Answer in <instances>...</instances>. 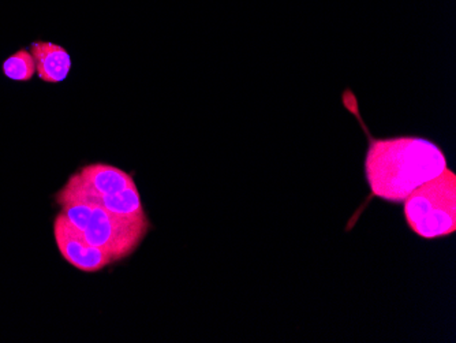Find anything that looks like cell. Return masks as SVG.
<instances>
[{
  "label": "cell",
  "instance_id": "1",
  "mask_svg": "<svg viewBox=\"0 0 456 343\" xmlns=\"http://www.w3.org/2000/svg\"><path fill=\"white\" fill-rule=\"evenodd\" d=\"M343 104L368 137L365 176L371 196L388 203H403L412 192L448 167L444 151L435 141L419 135L373 137L361 118L357 97L351 89L343 94Z\"/></svg>",
  "mask_w": 456,
  "mask_h": 343
},
{
  "label": "cell",
  "instance_id": "2",
  "mask_svg": "<svg viewBox=\"0 0 456 343\" xmlns=\"http://www.w3.org/2000/svg\"><path fill=\"white\" fill-rule=\"evenodd\" d=\"M59 207L86 244L106 252L115 263L133 255L151 229L147 215L122 216L102 207L82 203Z\"/></svg>",
  "mask_w": 456,
  "mask_h": 343
},
{
  "label": "cell",
  "instance_id": "3",
  "mask_svg": "<svg viewBox=\"0 0 456 343\" xmlns=\"http://www.w3.org/2000/svg\"><path fill=\"white\" fill-rule=\"evenodd\" d=\"M403 215L412 233L425 240L456 232V174L450 167L417 188L403 201Z\"/></svg>",
  "mask_w": 456,
  "mask_h": 343
},
{
  "label": "cell",
  "instance_id": "4",
  "mask_svg": "<svg viewBox=\"0 0 456 343\" xmlns=\"http://www.w3.org/2000/svg\"><path fill=\"white\" fill-rule=\"evenodd\" d=\"M53 238L61 257L82 273H99L115 263L106 252L86 244L61 212L53 220Z\"/></svg>",
  "mask_w": 456,
  "mask_h": 343
},
{
  "label": "cell",
  "instance_id": "5",
  "mask_svg": "<svg viewBox=\"0 0 456 343\" xmlns=\"http://www.w3.org/2000/svg\"><path fill=\"white\" fill-rule=\"evenodd\" d=\"M56 204L65 203H82L89 206H99L106 208L107 211L114 212L122 216H143L142 201H141L140 192L137 185L130 186L123 193L115 194V196H104L97 194L88 189L82 188L78 184L74 183L73 179H69L61 191L55 196Z\"/></svg>",
  "mask_w": 456,
  "mask_h": 343
},
{
  "label": "cell",
  "instance_id": "6",
  "mask_svg": "<svg viewBox=\"0 0 456 343\" xmlns=\"http://www.w3.org/2000/svg\"><path fill=\"white\" fill-rule=\"evenodd\" d=\"M70 178L82 188L97 194H104V196L123 193L130 186L135 185L132 174L104 163L86 166L73 174Z\"/></svg>",
  "mask_w": 456,
  "mask_h": 343
},
{
  "label": "cell",
  "instance_id": "7",
  "mask_svg": "<svg viewBox=\"0 0 456 343\" xmlns=\"http://www.w3.org/2000/svg\"><path fill=\"white\" fill-rule=\"evenodd\" d=\"M30 53L36 63V73L43 83L59 84L68 78L71 70L70 53L50 42H33Z\"/></svg>",
  "mask_w": 456,
  "mask_h": 343
},
{
  "label": "cell",
  "instance_id": "8",
  "mask_svg": "<svg viewBox=\"0 0 456 343\" xmlns=\"http://www.w3.org/2000/svg\"><path fill=\"white\" fill-rule=\"evenodd\" d=\"M4 76L12 81L29 83L36 74V63L29 50L20 48L4 62Z\"/></svg>",
  "mask_w": 456,
  "mask_h": 343
}]
</instances>
